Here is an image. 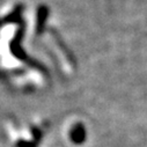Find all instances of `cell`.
I'll return each mask as SVG.
<instances>
[{"mask_svg": "<svg viewBox=\"0 0 147 147\" xmlns=\"http://www.w3.org/2000/svg\"><path fill=\"white\" fill-rule=\"evenodd\" d=\"M50 9L47 5H40L36 11V32L38 35H42L45 30L47 20L49 18Z\"/></svg>", "mask_w": 147, "mask_h": 147, "instance_id": "obj_1", "label": "cell"}, {"mask_svg": "<svg viewBox=\"0 0 147 147\" xmlns=\"http://www.w3.org/2000/svg\"><path fill=\"white\" fill-rule=\"evenodd\" d=\"M23 8H24V6L22 4L16 5L8 15H6L4 19H0V27L4 24H8V23H20L21 21H23L22 20Z\"/></svg>", "mask_w": 147, "mask_h": 147, "instance_id": "obj_2", "label": "cell"}, {"mask_svg": "<svg viewBox=\"0 0 147 147\" xmlns=\"http://www.w3.org/2000/svg\"><path fill=\"white\" fill-rule=\"evenodd\" d=\"M71 137H72L73 141H76L77 144H81V141L86 137V133H85V130H84L82 125H77L74 129H73Z\"/></svg>", "mask_w": 147, "mask_h": 147, "instance_id": "obj_3", "label": "cell"}]
</instances>
